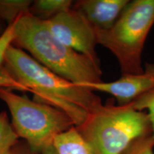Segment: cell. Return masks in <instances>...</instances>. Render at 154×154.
Returning a JSON list of instances; mask_svg holds the SVG:
<instances>
[{"instance_id": "3957f363", "label": "cell", "mask_w": 154, "mask_h": 154, "mask_svg": "<svg viewBox=\"0 0 154 154\" xmlns=\"http://www.w3.org/2000/svg\"><path fill=\"white\" fill-rule=\"evenodd\" d=\"M76 128L94 154H121L136 139L152 134L147 113L136 110L133 103L119 106L113 101L90 113Z\"/></svg>"}, {"instance_id": "30bf717a", "label": "cell", "mask_w": 154, "mask_h": 154, "mask_svg": "<svg viewBox=\"0 0 154 154\" xmlns=\"http://www.w3.org/2000/svg\"><path fill=\"white\" fill-rule=\"evenodd\" d=\"M71 0H36L33 1L30 14L43 21L53 18L72 8Z\"/></svg>"}, {"instance_id": "52a82bcc", "label": "cell", "mask_w": 154, "mask_h": 154, "mask_svg": "<svg viewBox=\"0 0 154 154\" xmlns=\"http://www.w3.org/2000/svg\"><path fill=\"white\" fill-rule=\"evenodd\" d=\"M86 88L112 95L118 105L129 104L136 99L154 88V63H146L144 72L139 74H125L111 82L96 83Z\"/></svg>"}, {"instance_id": "8fae6325", "label": "cell", "mask_w": 154, "mask_h": 154, "mask_svg": "<svg viewBox=\"0 0 154 154\" xmlns=\"http://www.w3.org/2000/svg\"><path fill=\"white\" fill-rule=\"evenodd\" d=\"M32 3L31 0H0V21L13 24L19 17L30 14Z\"/></svg>"}, {"instance_id": "6da1fadb", "label": "cell", "mask_w": 154, "mask_h": 154, "mask_svg": "<svg viewBox=\"0 0 154 154\" xmlns=\"http://www.w3.org/2000/svg\"><path fill=\"white\" fill-rule=\"evenodd\" d=\"M3 65L24 91L34 94V101L65 112L76 127L103 104L94 91L58 76L12 44L6 51Z\"/></svg>"}, {"instance_id": "ac0fdd59", "label": "cell", "mask_w": 154, "mask_h": 154, "mask_svg": "<svg viewBox=\"0 0 154 154\" xmlns=\"http://www.w3.org/2000/svg\"><path fill=\"white\" fill-rule=\"evenodd\" d=\"M2 21H0V36L2 35V34L4 33V32H5V29H3V26H2Z\"/></svg>"}, {"instance_id": "5b68a950", "label": "cell", "mask_w": 154, "mask_h": 154, "mask_svg": "<svg viewBox=\"0 0 154 154\" xmlns=\"http://www.w3.org/2000/svg\"><path fill=\"white\" fill-rule=\"evenodd\" d=\"M0 100L10 111L11 125L19 138L39 153L52 145L58 134L75 126L70 117L60 109L11 90L0 88Z\"/></svg>"}, {"instance_id": "2e32d148", "label": "cell", "mask_w": 154, "mask_h": 154, "mask_svg": "<svg viewBox=\"0 0 154 154\" xmlns=\"http://www.w3.org/2000/svg\"><path fill=\"white\" fill-rule=\"evenodd\" d=\"M8 154H41L32 149L24 140H19Z\"/></svg>"}, {"instance_id": "4fadbf2b", "label": "cell", "mask_w": 154, "mask_h": 154, "mask_svg": "<svg viewBox=\"0 0 154 154\" xmlns=\"http://www.w3.org/2000/svg\"><path fill=\"white\" fill-rule=\"evenodd\" d=\"M132 103L136 110L140 111H148L147 113L152 128V136L154 140V88L140 96Z\"/></svg>"}, {"instance_id": "5bb4252c", "label": "cell", "mask_w": 154, "mask_h": 154, "mask_svg": "<svg viewBox=\"0 0 154 154\" xmlns=\"http://www.w3.org/2000/svg\"><path fill=\"white\" fill-rule=\"evenodd\" d=\"M153 148L154 140L149 134L135 140L121 154H154Z\"/></svg>"}, {"instance_id": "e0dca14e", "label": "cell", "mask_w": 154, "mask_h": 154, "mask_svg": "<svg viewBox=\"0 0 154 154\" xmlns=\"http://www.w3.org/2000/svg\"><path fill=\"white\" fill-rule=\"evenodd\" d=\"M41 154H57L54 149L53 145H50L45 148L43 151L41 152Z\"/></svg>"}, {"instance_id": "9c48e42d", "label": "cell", "mask_w": 154, "mask_h": 154, "mask_svg": "<svg viewBox=\"0 0 154 154\" xmlns=\"http://www.w3.org/2000/svg\"><path fill=\"white\" fill-rule=\"evenodd\" d=\"M52 145L57 154H94L91 146L76 126L58 134Z\"/></svg>"}, {"instance_id": "277c9868", "label": "cell", "mask_w": 154, "mask_h": 154, "mask_svg": "<svg viewBox=\"0 0 154 154\" xmlns=\"http://www.w3.org/2000/svg\"><path fill=\"white\" fill-rule=\"evenodd\" d=\"M153 24L154 0H134L128 2L111 29H95L98 44L116 57L122 75L144 72L142 53Z\"/></svg>"}, {"instance_id": "7a4b0ae2", "label": "cell", "mask_w": 154, "mask_h": 154, "mask_svg": "<svg viewBox=\"0 0 154 154\" xmlns=\"http://www.w3.org/2000/svg\"><path fill=\"white\" fill-rule=\"evenodd\" d=\"M12 45L26 51L48 69L80 86L102 82L100 62L71 49L48 29L45 22L32 14L14 22Z\"/></svg>"}, {"instance_id": "8992f818", "label": "cell", "mask_w": 154, "mask_h": 154, "mask_svg": "<svg viewBox=\"0 0 154 154\" xmlns=\"http://www.w3.org/2000/svg\"><path fill=\"white\" fill-rule=\"evenodd\" d=\"M48 29L59 42L77 52L100 62L96 51L95 29L74 8L44 21Z\"/></svg>"}, {"instance_id": "7c38bea8", "label": "cell", "mask_w": 154, "mask_h": 154, "mask_svg": "<svg viewBox=\"0 0 154 154\" xmlns=\"http://www.w3.org/2000/svg\"><path fill=\"white\" fill-rule=\"evenodd\" d=\"M6 111L0 112V154H8L19 141Z\"/></svg>"}, {"instance_id": "ba28073f", "label": "cell", "mask_w": 154, "mask_h": 154, "mask_svg": "<svg viewBox=\"0 0 154 154\" xmlns=\"http://www.w3.org/2000/svg\"><path fill=\"white\" fill-rule=\"evenodd\" d=\"M128 0H80L74 6L96 29L108 30L118 20Z\"/></svg>"}, {"instance_id": "9a60e30c", "label": "cell", "mask_w": 154, "mask_h": 154, "mask_svg": "<svg viewBox=\"0 0 154 154\" xmlns=\"http://www.w3.org/2000/svg\"><path fill=\"white\" fill-rule=\"evenodd\" d=\"M14 23L8 25L2 35L0 36V65L3 63L5 52L14 40Z\"/></svg>"}]
</instances>
